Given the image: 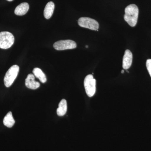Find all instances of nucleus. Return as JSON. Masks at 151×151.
Returning a JSON list of instances; mask_svg holds the SVG:
<instances>
[{
    "label": "nucleus",
    "instance_id": "obj_1",
    "mask_svg": "<svg viewBox=\"0 0 151 151\" xmlns=\"http://www.w3.org/2000/svg\"><path fill=\"white\" fill-rule=\"evenodd\" d=\"M124 20L128 23V24L132 27H134L137 22L139 16V9L136 5H129L127 6L125 10Z\"/></svg>",
    "mask_w": 151,
    "mask_h": 151
},
{
    "label": "nucleus",
    "instance_id": "obj_2",
    "mask_svg": "<svg viewBox=\"0 0 151 151\" xmlns=\"http://www.w3.org/2000/svg\"><path fill=\"white\" fill-rule=\"evenodd\" d=\"M19 70L18 65H13L7 71L4 78V83L6 87L12 86L17 76Z\"/></svg>",
    "mask_w": 151,
    "mask_h": 151
},
{
    "label": "nucleus",
    "instance_id": "obj_3",
    "mask_svg": "<svg viewBox=\"0 0 151 151\" xmlns=\"http://www.w3.org/2000/svg\"><path fill=\"white\" fill-rule=\"evenodd\" d=\"M14 42V37L9 32H0V48L7 49L12 46Z\"/></svg>",
    "mask_w": 151,
    "mask_h": 151
},
{
    "label": "nucleus",
    "instance_id": "obj_4",
    "mask_svg": "<svg viewBox=\"0 0 151 151\" xmlns=\"http://www.w3.org/2000/svg\"><path fill=\"white\" fill-rule=\"evenodd\" d=\"M96 80L92 74L86 76L84 80V86L88 97H93L96 92Z\"/></svg>",
    "mask_w": 151,
    "mask_h": 151
},
{
    "label": "nucleus",
    "instance_id": "obj_5",
    "mask_svg": "<svg viewBox=\"0 0 151 151\" xmlns=\"http://www.w3.org/2000/svg\"><path fill=\"white\" fill-rule=\"evenodd\" d=\"M78 24L81 27L86 28L92 30L98 29L99 24L98 22L94 19L86 17H83L78 19Z\"/></svg>",
    "mask_w": 151,
    "mask_h": 151
},
{
    "label": "nucleus",
    "instance_id": "obj_6",
    "mask_svg": "<svg viewBox=\"0 0 151 151\" xmlns=\"http://www.w3.org/2000/svg\"><path fill=\"white\" fill-rule=\"evenodd\" d=\"M77 47L76 42L74 41L67 40H61L55 42L53 47L58 50H65L72 49Z\"/></svg>",
    "mask_w": 151,
    "mask_h": 151
},
{
    "label": "nucleus",
    "instance_id": "obj_7",
    "mask_svg": "<svg viewBox=\"0 0 151 151\" xmlns=\"http://www.w3.org/2000/svg\"><path fill=\"white\" fill-rule=\"evenodd\" d=\"M25 85L29 89H36L40 86L39 82L35 81V76L33 74H28L25 79Z\"/></svg>",
    "mask_w": 151,
    "mask_h": 151
},
{
    "label": "nucleus",
    "instance_id": "obj_8",
    "mask_svg": "<svg viewBox=\"0 0 151 151\" xmlns=\"http://www.w3.org/2000/svg\"><path fill=\"white\" fill-rule=\"evenodd\" d=\"M133 60V55L129 50H127L125 52L123 60V68L124 69L127 70L132 65Z\"/></svg>",
    "mask_w": 151,
    "mask_h": 151
},
{
    "label": "nucleus",
    "instance_id": "obj_9",
    "mask_svg": "<svg viewBox=\"0 0 151 151\" xmlns=\"http://www.w3.org/2000/svg\"><path fill=\"white\" fill-rule=\"evenodd\" d=\"M29 9V5L27 3H22L16 8L14 13L18 16H23L25 14Z\"/></svg>",
    "mask_w": 151,
    "mask_h": 151
},
{
    "label": "nucleus",
    "instance_id": "obj_10",
    "mask_svg": "<svg viewBox=\"0 0 151 151\" xmlns=\"http://www.w3.org/2000/svg\"><path fill=\"white\" fill-rule=\"evenodd\" d=\"M55 8V4L53 2L50 1L47 4L44 11V15L47 19L51 18Z\"/></svg>",
    "mask_w": 151,
    "mask_h": 151
},
{
    "label": "nucleus",
    "instance_id": "obj_11",
    "mask_svg": "<svg viewBox=\"0 0 151 151\" xmlns=\"http://www.w3.org/2000/svg\"><path fill=\"white\" fill-rule=\"evenodd\" d=\"M67 102L65 99H62L60 102L58 108L57 109V113L58 116H63L65 115L67 112Z\"/></svg>",
    "mask_w": 151,
    "mask_h": 151
},
{
    "label": "nucleus",
    "instance_id": "obj_12",
    "mask_svg": "<svg viewBox=\"0 0 151 151\" xmlns=\"http://www.w3.org/2000/svg\"><path fill=\"white\" fill-rule=\"evenodd\" d=\"M15 123V121L13 117L12 112H9L5 116L3 120L4 125L8 128H12L13 127Z\"/></svg>",
    "mask_w": 151,
    "mask_h": 151
},
{
    "label": "nucleus",
    "instance_id": "obj_13",
    "mask_svg": "<svg viewBox=\"0 0 151 151\" xmlns=\"http://www.w3.org/2000/svg\"><path fill=\"white\" fill-rule=\"evenodd\" d=\"M33 73L35 76L38 78L42 83H45L46 82V75L40 68H35L33 70Z\"/></svg>",
    "mask_w": 151,
    "mask_h": 151
},
{
    "label": "nucleus",
    "instance_id": "obj_14",
    "mask_svg": "<svg viewBox=\"0 0 151 151\" xmlns=\"http://www.w3.org/2000/svg\"><path fill=\"white\" fill-rule=\"evenodd\" d=\"M146 66L151 77V59H148L146 62Z\"/></svg>",
    "mask_w": 151,
    "mask_h": 151
},
{
    "label": "nucleus",
    "instance_id": "obj_15",
    "mask_svg": "<svg viewBox=\"0 0 151 151\" xmlns=\"http://www.w3.org/2000/svg\"><path fill=\"white\" fill-rule=\"evenodd\" d=\"M124 73V70H122V73Z\"/></svg>",
    "mask_w": 151,
    "mask_h": 151
},
{
    "label": "nucleus",
    "instance_id": "obj_16",
    "mask_svg": "<svg viewBox=\"0 0 151 151\" xmlns=\"http://www.w3.org/2000/svg\"><path fill=\"white\" fill-rule=\"evenodd\" d=\"M7 1H13V0H7Z\"/></svg>",
    "mask_w": 151,
    "mask_h": 151
},
{
    "label": "nucleus",
    "instance_id": "obj_17",
    "mask_svg": "<svg viewBox=\"0 0 151 151\" xmlns=\"http://www.w3.org/2000/svg\"><path fill=\"white\" fill-rule=\"evenodd\" d=\"M86 48H88V45H86Z\"/></svg>",
    "mask_w": 151,
    "mask_h": 151
}]
</instances>
